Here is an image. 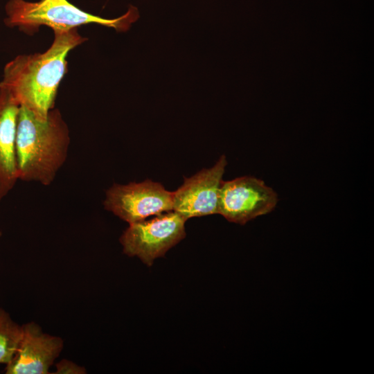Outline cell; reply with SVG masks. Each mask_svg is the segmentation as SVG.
<instances>
[{
  "label": "cell",
  "instance_id": "obj_5",
  "mask_svg": "<svg viewBox=\"0 0 374 374\" xmlns=\"http://www.w3.org/2000/svg\"><path fill=\"white\" fill-rule=\"evenodd\" d=\"M103 205L130 224L173 211V192L150 179L125 185L114 183L107 190Z\"/></svg>",
  "mask_w": 374,
  "mask_h": 374
},
{
  "label": "cell",
  "instance_id": "obj_6",
  "mask_svg": "<svg viewBox=\"0 0 374 374\" xmlns=\"http://www.w3.org/2000/svg\"><path fill=\"white\" fill-rule=\"evenodd\" d=\"M278 202L276 193L262 180L250 176L223 181L218 214L228 221L244 224L272 211Z\"/></svg>",
  "mask_w": 374,
  "mask_h": 374
},
{
  "label": "cell",
  "instance_id": "obj_2",
  "mask_svg": "<svg viewBox=\"0 0 374 374\" xmlns=\"http://www.w3.org/2000/svg\"><path fill=\"white\" fill-rule=\"evenodd\" d=\"M71 143L69 127L58 109L46 120L19 106L16 131L19 180L48 186L66 161Z\"/></svg>",
  "mask_w": 374,
  "mask_h": 374
},
{
  "label": "cell",
  "instance_id": "obj_12",
  "mask_svg": "<svg viewBox=\"0 0 374 374\" xmlns=\"http://www.w3.org/2000/svg\"><path fill=\"white\" fill-rule=\"evenodd\" d=\"M2 235V232L0 231V237Z\"/></svg>",
  "mask_w": 374,
  "mask_h": 374
},
{
  "label": "cell",
  "instance_id": "obj_11",
  "mask_svg": "<svg viewBox=\"0 0 374 374\" xmlns=\"http://www.w3.org/2000/svg\"><path fill=\"white\" fill-rule=\"evenodd\" d=\"M55 374H85L87 370L84 366H80L75 362L62 359L55 364Z\"/></svg>",
  "mask_w": 374,
  "mask_h": 374
},
{
  "label": "cell",
  "instance_id": "obj_9",
  "mask_svg": "<svg viewBox=\"0 0 374 374\" xmlns=\"http://www.w3.org/2000/svg\"><path fill=\"white\" fill-rule=\"evenodd\" d=\"M19 105L0 90V202L19 180L16 131Z\"/></svg>",
  "mask_w": 374,
  "mask_h": 374
},
{
  "label": "cell",
  "instance_id": "obj_1",
  "mask_svg": "<svg viewBox=\"0 0 374 374\" xmlns=\"http://www.w3.org/2000/svg\"><path fill=\"white\" fill-rule=\"evenodd\" d=\"M53 32L54 39L44 53L19 55L8 62L0 82L1 91L42 121L54 108L68 53L87 39L77 28Z\"/></svg>",
  "mask_w": 374,
  "mask_h": 374
},
{
  "label": "cell",
  "instance_id": "obj_7",
  "mask_svg": "<svg viewBox=\"0 0 374 374\" xmlns=\"http://www.w3.org/2000/svg\"><path fill=\"white\" fill-rule=\"evenodd\" d=\"M227 164L222 155L211 168H204L190 177L173 192V211L186 220L191 217L218 213L222 177Z\"/></svg>",
  "mask_w": 374,
  "mask_h": 374
},
{
  "label": "cell",
  "instance_id": "obj_10",
  "mask_svg": "<svg viewBox=\"0 0 374 374\" xmlns=\"http://www.w3.org/2000/svg\"><path fill=\"white\" fill-rule=\"evenodd\" d=\"M22 326L14 321L0 308V364H8L15 354L22 337Z\"/></svg>",
  "mask_w": 374,
  "mask_h": 374
},
{
  "label": "cell",
  "instance_id": "obj_8",
  "mask_svg": "<svg viewBox=\"0 0 374 374\" xmlns=\"http://www.w3.org/2000/svg\"><path fill=\"white\" fill-rule=\"evenodd\" d=\"M22 337L11 361L6 364V374H48L59 357L64 340L43 332L35 322L22 325Z\"/></svg>",
  "mask_w": 374,
  "mask_h": 374
},
{
  "label": "cell",
  "instance_id": "obj_4",
  "mask_svg": "<svg viewBox=\"0 0 374 374\" xmlns=\"http://www.w3.org/2000/svg\"><path fill=\"white\" fill-rule=\"evenodd\" d=\"M186 220L174 211L129 224L119 240L123 253L150 267L186 236Z\"/></svg>",
  "mask_w": 374,
  "mask_h": 374
},
{
  "label": "cell",
  "instance_id": "obj_3",
  "mask_svg": "<svg viewBox=\"0 0 374 374\" xmlns=\"http://www.w3.org/2000/svg\"><path fill=\"white\" fill-rule=\"evenodd\" d=\"M5 10L6 26L18 27L29 33L37 30L40 26H48L53 31H66L89 24H97L124 32L139 17L136 8L132 6L118 18L105 19L85 12L68 0H39L36 2L9 0Z\"/></svg>",
  "mask_w": 374,
  "mask_h": 374
}]
</instances>
